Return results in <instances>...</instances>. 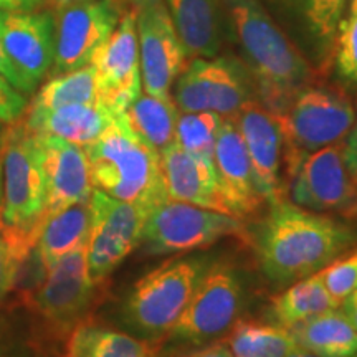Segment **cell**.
I'll use <instances>...</instances> for the list:
<instances>
[{
  "instance_id": "6da1fadb",
  "label": "cell",
  "mask_w": 357,
  "mask_h": 357,
  "mask_svg": "<svg viewBox=\"0 0 357 357\" xmlns=\"http://www.w3.org/2000/svg\"><path fill=\"white\" fill-rule=\"evenodd\" d=\"M222 3L225 25L238 45L257 100L268 111L280 114L301 89L318 82L319 71L261 0H222Z\"/></svg>"
},
{
  "instance_id": "7a4b0ae2",
  "label": "cell",
  "mask_w": 357,
  "mask_h": 357,
  "mask_svg": "<svg viewBox=\"0 0 357 357\" xmlns=\"http://www.w3.org/2000/svg\"><path fill=\"white\" fill-rule=\"evenodd\" d=\"M356 243L357 234L349 225L287 199L270 205L253 238L263 273L278 284L318 273Z\"/></svg>"
},
{
  "instance_id": "3957f363",
  "label": "cell",
  "mask_w": 357,
  "mask_h": 357,
  "mask_svg": "<svg viewBox=\"0 0 357 357\" xmlns=\"http://www.w3.org/2000/svg\"><path fill=\"white\" fill-rule=\"evenodd\" d=\"M2 205L0 234L17 257L24 258L37 243L47 217V181L42 146L25 121L17 119L0 137Z\"/></svg>"
},
{
  "instance_id": "277c9868",
  "label": "cell",
  "mask_w": 357,
  "mask_h": 357,
  "mask_svg": "<svg viewBox=\"0 0 357 357\" xmlns=\"http://www.w3.org/2000/svg\"><path fill=\"white\" fill-rule=\"evenodd\" d=\"M84 151L93 189L147 211L167 199L159 153L131 131L124 114L116 116L111 126Z\"/></svg>"
},
{
  "instance_id": "5b68a950",
  "label": "cell",
  "mask_w": 357,
  "mask_h": 357,
  "mask_svg": "<svg viewBox=\"0 0 357 357\" xmlns=\"http://www.w3.org/2000/svg\"><path fill=\"white\" fill-rule=\"evenodd\" d=\"M283 134V155L288 178L306 155L344 141L356 121V106L342 88L312 83L275 114Z\"/></svg>"
},
{
  "instance_id": "8992f818",
  "label": "cell",
  "mask_w": 357,
  "mask_h": 357,
  "mask_svg": "<svg viewBox=\"0 0 357 357\" xmlns=\"http://www.w3.org/2000/svg\"><path fill=\"white\" fill-rule=\"evenodd\" d=\"M207 270L204 258H174L136 281L124 303L123 318L149 342L167 337L189 305Z\"/></svg>"
},
{
  "instance_id": "52a82bcc",
  "label": "cell",
  "mask_w": 357,
  "mask_h": 357,
  "mask_svg": "<svg viewBox=\"0 0 357 357\" xmlns=\"http://www.w3.org/2000/svg\"><path fill=\"white\" fill-rule=\"evenodd\" d=\"M225 236L250 240L240 218L164 199L151 208L141 245L151 255H166L211 247Z\"/></svg>"
},
{
  "instance_id": "ba28073f",
  "label": "cell",
  "mask_w": 357,
  "mask_h": 357,
  "mask_svg": "<svg viewBox=\"0 0 357 357\" xmlns=\"http://www.w3.org/2000/svg\"><path fill=\"white\" fill-rule=\"evenodd\" d=\"M242 303L243 284L236 270L229 263H217L205 270L167 339L184 346L211 344L238 321Z\"/></svg>"
},
{
  "instance_id": "9c48e42d",
  "label": "cell",
  "mask_w": 357,
  "mask_h": 357,
  "mask_svg": "<svg viewBox=\"0 0 357 357\" xmlns=\"http://www.w3.org/2000/svg\"><path fill=\"white\" fill-rule=\"evenodd\" d=\"M96 281L88 270L86 245L48 268L47 280L25 303L55 337H68L86 319L96 298Z\"/></svg>"
},
{
  "instance_id": "30bf717a",
  "label": "cell",
  "mask_w": 357,
  "mask_h": 357,
  "mask_svg": "<svg viewBox=\"0 0 357 357\" xmlns=\"http://www.w3.org/2000/svg\"><path fill=\"white\" fill-rule=\"evenodd\" d=\"M255 86L242 63L229 58H194L178 75L172 100L182 113L212 111L223 119L257 100Z\"/></svg>"
},
{
  "instance_id": "8fae6325",
  "label": "cell",
  "mask_w": 357,
  "mask_h": 357,
  "mask_svg": "<svg viewBox=\"0 0 357 357\" xmlns=\"http://www.w3.org/2000/svg\"><path fill=\"white\" fill-rule=\"evenodd\" d=\"M89 207L91 229L86 243L88 270L91 278L101 283L141 245L142 230L151 211L96 189H93L89 197Z\"/></svg>"
},
{
  "instance_id": "7c38bea8",
  "label": "cell",
  "mask_w": 357,
  "mask_h": 357,
  "mask_svg": "<svg viewBox=\"0 0 357 357\" xmlns=\"http://www.w3.org/2000/svg\"><path fill=\"white\" fill-rule=\"evenodd\" d=\"M139 43L142 91L172 98L178 75L189 63L164 0H131Z\"/></svg>"
},
{
  "instance_id": "4fadbf2b",
  "label": "cell",
  "mask_w": 357,
  "mask_h": 357,
  "mask_svg": "<svg viewBox=\"0 0 357 357\" xmlns=\"http://www.w3.org/2000/svg\"><path fill=\"white\" fill-rule=\"evenodd\" d=\"M126 10L118 0H73L53 10L55 58L52 77L89 65Z\"/></svg>"
},
{
  "instance_id": "5bb4252c",
  "label": "cell",
  "mask_w": 357,
  "mask_h": 357,
  "mask_svg": "<svg viewBox=\"0 0 357 357\" xmlns=\"http://www.w3.org/2000/svg\"><path fill=\"white\" fill-rule=\"evenodd\" d=\"M289 181L293 204L311 212L357 217V181L347 164L344 141L306 155Z\"/></svg>"
},
{
  "instance_id": "9a60e30c",
  "label": "cell",
  "mask_w": 357,
  "mask_h": 357,
  "mask_svg": "<svg viewBox=\"0 0 357 357\" xmlns=\"http://www.w3.org/2000/svg\"><path fill=\"white\" fill-rule=\"evenodd\" d=\"M89 65L96 71L100 100L119 116L142 91L139 43L131 8L123 13L109 38L98 48Z\"/></svg>"
},
{
  "instance_id": "2e32d148",
  "label": "cell",
  "mask_w": 357,
  "mask_h": 357,
  "mask_svg": "<svg viewBox=\"0 0 357 357\" xmlns=\"http://www.w3.org/2000/svg\"><path fill=\"white\" fill-rule=\"evenodd\" d=\"M0 40L8 60L19 71L30 93L52 71L55 58L53 10H0Z\"/></svg>"
},
{
  "instance_id": "e0dca14e",
  "label": "cell",
  "mask_w": 357,
  "mask_h": 357,
  "mask_svg": "<svg viewBox=\"0 0 357 357\" xmlns=\"http://www.w3.org/2000/svg\"><path fill=\"white\" fill-rule=\"evenodd\" d=\"M242 134L252 162L258 189L265 202L275 205L284 200V185L281 181L283 159V134L278 118L258 100L248 101L234 118Z\"/></svg>"
},
{
  "instance_id": "ac0fdd59",
  "label": "cell",
  "mask_w": 357,
  "mask_h": 357,
  "mask_svg": "<svg viewBox=\"0 0 357 357\" xmlns=\"http://www.w3.org/2000/svg\"><path fill=\"white\" fill-rule=\"evenodd\" d=\"M213 169L218 190L236 218L253 215L265 202L258 189L242 134L234 119H222L213 146Z\"/></svg>"
},
{
  "instance_id": "d6986e66",
  "label": "cell",
  "mask_w": 357,
  "mask_h": 357,
  "mask_svg": "<svg viewBox=\"0 0 357 357\" xmlns=\"http://www.w3.org/2000/svg\"><path fill=\"white\" fill-rule=\"evenodd\" d=\"M38 139L47 181V217L89 200L93 182L84 147L53 136H38Z\"/></svg>"
},
{
  "instance_id": "ffe728a7",
  "label": "cell",
  "mask_w": 357,
  "mask_h": 357,
  "mask_svg": "<svg viewBox=\"0 0 357 357\" xmlns=\"http://www.w3.org/2000/svg\"><path fill=\"white\" fill-rule=\"evenodd\" d=\"M159 158L164 192L169 200L231 215L218 190L213 162L187 153L176 141Z\"/></svg>"
},
{
  "instance_id": "44dd1931",
  "label": "cell",
  "mask_w": 357,
  "mask_h": 357,
  "mask_svg": "<svg viewBox=\"0 0 357 357\" xmlns=\"http://www.w3.org/2000/svg\"><path fill=\"white\" fill-rule=\"evenodd\" d=\"M281 20L321 58V70L331 66L333 48L349 0H270Z\"/></svg>"
},
{
  "instance_id": "7402d4cb",
  "label": "cell",
  "mask_w": 357,
  "mask_h": 357,
  "mask_svg": "<svg viewBox=\"0 0 357 357\" xmlns=\"http://www.w3.org/2000/svg\"><path fill=\"white\" fill-rule=\"evenodd\" d=\"M185 55L213 58L220 52L225 35L222 0H164Z\"/></svg>"
},
{
  "instance_id": "603a6c76",
  "label": "cell",
  "mask_w": 357,
  "mask_h": 357,
  "mask_svg": "<svg viewBox=\"0 0 357 357\" xmlns=\"http://www.w3.org/2000/svg\"><path fill=\"white\" fill-rule=\"evenodd\" d=\"M116 114L102 102L93 105H70L53 109L30 106L25 124L38 136H53L86 147L95 142L111 126Z\"/></svg>"
},
{
  "instance_id": "cb8c5ba5",
  "label": "cell",
  "mask_w": 357,
  "mask_h": 357,
  "mask_svg": "<svg viewBox=\"0 0 357 357\" xmlns=\"http://www.w3.org/2000/svg\"><path fill=\"white\" fill-rule=\"evenodd\" d=\"M66 357H155L154 342L84 319L66 337Z\"/></svg>"
},
{
  "instance_id": "d4e9b609",
  "label": "cell",
  "mask_w": 357,
  "mask_h": 357,
  "mask_svg": "<svg viewBox=\"0 0 357 357\" xmlns=\"http://www.w3.org/2000/svg\"><path fill=\"white\" fill-rule=\"evenodd\" d=\"M288 331L298 346L321 357H352L357 352V331L339 310L312 316Z\"/></svg>"
},
{
  "instance_id": "484cf974",
  "label": "cell",
  "mask_w": 357,
  "mask_h": 357,
  "mask_svg": "<svg viewBox=\"0 0 357 357\" xmlns=\"http://www.w3.org/2000/svg\"><path fill=\"white\" fill-rule=\"evenodd\" d=\"M91 229L89 200L61 208L45 218L38 234L37 247L45 263L50 268L60 258L88 243Z\"/></svg>"
},
{
  "instance_id": "4316f807",
  "label": "cell",
  "mask_w": 357,
  "mask_h": 357,
  "mask_svg": "<svg viewBox=\"0 0 357 357\" xmlns=\"http://www.w3.org/2000/svg\"><path fill=\"white\" fill-rule=\"evenodd\" d=\"M128 126L139 139L160 154L176 141L178 108L172 98H155L141 91L124 111Z\"/></svg>"
},
{
  "instance_id": "83f0119b",
  "label": "cell",
  "mask_w": 357,
  "mask_h": 357,
  "mask_svg": "<svg viewBox=\"0 0 357 357\" xmlns=\"http://www.w3.org/2000/svg\"><path fill=\"white\" fill-rule=\"evenodd\" d=\"M339 307L341 305L328 293L318 273H314L300 281H294L287 291L273 298L271 314L276 324L289 329L291 326L310 319L312 316L339 310Z\"/></svg>"
},
{
  "instance_id": "f1b7e54d",
  "label": "cell",
  "mask_w": 357,
  "mask_h": 357,
  "mask_svg": "<svg viewBox=\"0 0 357 357\" xmlns=\"http://www.w3.org/2000/svg\"><path fill=\"white\" fill-rule=\"evenodd\" d=\"M227 344L234 357H284L298 347L287 328L250 319L231 326Z\"/></svg>"
},
{
  "instance_id": "f546056e",
  "label": "cell",
  "mask_w": 357,
  "mask_h": 357,
  "mask_svg": "<svg viewBox=\"0 0 357 357\" xmlns=\"http://www.w3.org/2000/svg\"><path fill=\"white\" fill-rule=\"evenodd\" d=\"M101 102L96 71L91 65L55 75L40 88L30 106L40 109H53L70 105H93Z\"/></svg>"
},
{
  "instance_id": "4dcf8cb0",
  "label": "cell",
  "mask_w": 357,
  "mask_h": 357,
  "mask_svg": "<svg viewBox=\"0 0 357 357\" xmlns=\"http://www.w3.org/2000/svg\"><path fill=\"white\" fill-rule=\"evenodd\" d=\"M220 116L212 111L178 113L176 142L187 153L213 162V146L222 124Z\"/></svg>"
},
{
  "instance_id": "1f68e13d",
  "label": "cell",
  "mask_w": 357,
  "mask_h": 357,
  "mask_svg": "<svg viewBox=\"0 0 357 357\" xmlns=\"http://www.w3.org/2000/svg\"><path fill=\"white\" fill-rule=\"evenodd\" d=\"M331 65L346 86L357 88V0H351L349 12L339 26Z\"/></svg>"
},
{
  "instance_id": "d6a6232c",
  "label": "cell",
  "mask_w": 357,
  "mask_h": 357,
  "mask_svg": "<svg viewBox=\"0 0 357 357\" xmlns=\"http://www.w3.org/2000/svg\"><path fill=\"white\" fill-rule=\"evenodd\" d=\"M0 357H40L30 323L17 311H0Z\"/></svg>"
},
{
  "instance_id": "836d02e7",
  "label": "cell",
  "mask_w": 357,
  "mask_h": 357,
  "mask_svg": "<svg viewBox=\"0 0 357 357\" xmlns=\"http://www.w3.org/2000/svg\"><path fill=\"white\" fill-rule=\"evenodd\" d=\"M324 288L339 305L357 289V247L339 255L318 271Z\"/></svg>"
},
{
  "instance_id": "e575fe53",
  "label": "cell",
  "mask_w": 357,
  "mask_h": 357,
  "mask_svg": "<svg viewBox=\"0 0 357 357\" xmlns=\"http://www.w3.org/2000/svg\"><path fill=\"white\" fill-rule=\"evenodd\" d=\"M26 109V98L0 75V123H15Z\"/></svg>"
},
{
  "instance_id": "d590c367",
  "label": "cell",
  "mask_w": 357,
  "mask_h": 357,
  "mask_svg": "<svg viewBox=\"0 0 357 357\" xmlns=\"http://www.w3.org/2000/svg\"><path fill=\"white\" fill-rule=\"evenodd\" d=\"M19 261L20 258L13 253L10 245L0 234V303L6 300L7 294L13 289Z\"/></svg>"
},
{
  "instance_id": "8d00e7d4",
  "label": "cell",
  "mask_w": 357,
  "mask_h": 357,
  "mask_svg": "<svg viewBox=\"0 0 357 357\" xmlns=\"http://www.w3.org/2000/svg\"><path fill=\"white\" fill-rule=\"evenodd\" d=\"M0 75H2V77L6 78L13 88L19 89V91L30 93V89H29V86H26V83L24 82V78L20 77L19 71L15 70V66L12 65V61L8 60L7 53H6V50H3L2 40H0Z\"/></svg>"
},
{
  "instance_id": "74e56055",
  "label": "cell",
  "mask_w": 357,
  "mask_h": 357,
  "mask_svg": "<svg viewBox=\"0 0 357 357\" xmlns=\"http://www.w3.org/2000/svg\"><path fill=\"white\" fill-rule=\"evenodd\" d=\"M47 6V0H0L3 12H37Z\"/></svg>"
},
{
  "instance_id": "f35d334b",
  "label": "cell",
  "mask_w": 357,
  "mask_h": 357,
  "mask_svg": "<svg viewBox=\"0 0 357 357\" xmlns=\"http://www.w3.org/2000/svg\"><path fill=\"white\" fill-rule=\"evenodd\" d=\"M344 142H346L347 164H349L352 176H354L356 181H357V105H356V121H354V126H352L351 132L347 134V137L344 139Z\"/></svg>"
},
{
  "instance_id": "ab89813d",
  "label": "cell",
  "mask_w": 357,
  "mask_h": 357,
  "mask_svg": "<svg viewBox=\"0 0 357 357\" xmlns=\"http://www.w3.org/2000/svg\"><path fill=\"white\" fill-rule=\"evenodd\" d=\"M184 357H234V354H231L230 347L227 342L213 341L211 344L202 347V349L190 352V354H187Z\"/></svg>"
},
{
  "instance_id": "60d3db41",
  "label": "cell",
  "mask_w": 357,
  "mask_h": 357,
  "mask_svg": "<svg viewBox=\"0 0 357 357\" xmlns=\"http://www.w3.org/2000/svg\"><path fill=\"white\" fill-rule=\"evenodd\" d=\"M342 312L346 314V318L349 319V323L352 324V328L357 331V289L354 293H351L349 296L342 301Z\"/></svg>"
},
{
  "instance_id": "b9f144b4",
  "label": "cell",
  "mask_w": 357,
  "mask_h": 357,
  "mask_svg": "<svg viewBox=\"0 0 357 357\" xmlns=\"http://www.w3.org/2000/svg\"><path fill=\"white\" fill-rule=\"evenodd\" d=\"M284 357H321V356L314 354V352H311V351L303 349V347L298 346L296 349H293L291 352H289V354H287Z\"/></svg>"
},
{
  "instance_id": "7bdbcfd3",
  "label": "cell",
  "mask_w": 357,
  "mask_h": 357,
  "mask_svg": "<svg viewBox=\"0 0 357 357\" xmlns=\"http://www.w3.org/2000/svg\"><path fill=\"white\" fill-rule=\"evenodd\" d=\"M70 2H73V0H47V6L52 8V10H58V8L68 6Z\"/></svg>"
},
{
  "instance_id": "ee69618b",
  "label": "cell",
  "mask_w": 357,
  "mask_h": 357,
  "mask_svg": "<svg viewBox=\"0 0 357 357\" xmlns=\"http://www.w3.org/2000/svg\"><path fill=\"white\" fill-rule=\"evenodd\" d=\"M0 205H2V164H0Z\"/></svg>"
},
{
  "instance_id": "f6af8a7d",
  "label": "cell",
  "mask_w": 357,
  "mask_h": 357,
  "mask_svg": "<svg viewBox=\"0 0 357 357\" xmlns=\"http://www.w3.org/2000/svg\"><path fill=\"white\" fill-rule=\"evenodd\" d=\"M119 3H121V6H124L126 8H129V6H131V0H118Z\"/></svg>"
},
{
  "instance_id": "bcb514c9",
  "label": "cell",
  "mask_w": 357,
  "mask_h": 357,
  "mask_svg": "<svg viewBox=\"0 0 357 357\" xmlns=\"http://www.w3.org/2000/svg\"><path fill=\"white\" fill-rule=\"evenodd\" d=\"M2 132H3V128H2V123H0V137H2Z\"/></svg>"
},
{
  "instance_id": "7dc6e473",
  "label": "cell",
  "mask_w": 357,
  "mask_h": 357,
  "mask_svg": "<svg viewBox=\"0 0 357 357\" xmlns=\"http://www.w3.org/2000/svg\"><path fill=\"white\" fill-rule=\"evenodd\" d=\"M352 357H357V352H356V354H354V356H352Z\"/></svg>"
}]
</instances>
